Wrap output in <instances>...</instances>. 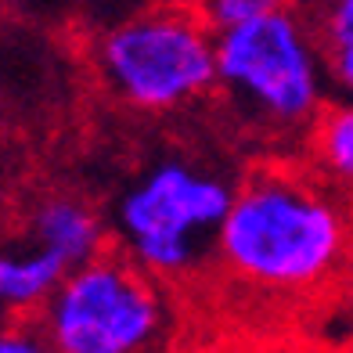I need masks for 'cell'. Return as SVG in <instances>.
Returning <instances> with one entry per match:
<instances>
[{
  "mask_svg": "<svg viewBox=\"0 0 353 353\" xmlns=\"http://www.w3.org/2000/svg\"><path fill=\"white\" fill-rule=\"evenodd\" d=\"M350 249L339 191L310 166H260L234 188L216 260L267 292H303L335 274Z\"/></svg>",
  "mask_w": 353,
  "mask_h": 353,
  "instance_id": "1",
  "label": "cell"
},
{
  "mask_svg": "<svg viewBox=\"0 0 353 353\" xmlns=\"http://www.w3.org/2000/svg\"><path fill=\"white\" fill-rule=\"evenodd\" d=\"M328 83L325 47L303 4L216 37V94L270 137H307L328 105Z\"/></svg>",
  "mask_w": 353,
  "mask_h": 353,
  "instance_id": "2",
  "label": "cell"
},
{
  "mask_svg": "<svg viewBox=\"0 0 353 353\" xmlns=\"http://www.w3.org/2000/svg\"><path fill=\"white\" fill-rule=\"evenodd\" d=\"M94 69L126 108L166 116L216 94V33L176 0L152 4L94 43Z\"/></svg>",
  "mask_w": 353,
  "mask_h": 353,
  "instance_id": "3",
  "label": "cell"
},
{
  "mask_svg": "<svg viewBox=\"0 0 353 353\" xmlns=\"http://www.w3.org/2000/svg\"><path fill=\"white\" fill-rule=\"evenodd\" d=\"M228 176L181 155L159 159L112 205V238L155 278H184L216 252V231L234 202Z\"/></svg>",
  "mask_w": 353,
  "mask_h": 353,
  "instance_id": "4",
  "label": "cell"
},
{
  "mask_svg": "<svg viewBox=\"0 0 353 353\" xmlns=\"http://www.w3.org/2000/svg\"><path fill=\"white\" fill-rule=\"evenodd\" d=\"M37 325L54 353H159L173 310L163 278L123 249H105L61 278Z\"/></svg>",
  "mask_w": 353,
  "mask_h": 353,
  "instance_id": "5",
  "label": "cell"
},
{
  "mask_svg": "<svg viewBox=\"0 0 353 353\" xmlns=\"http://www.w3.org/2000/svg\"><path fill=\"white\" fill-rule=\"evenodd\" d=\"M19 234H26L33 245L61 256L69 267H79L108 249L112 228L90 202L65 195V191H51V195H40L37 202L26 205Z\"/></svg>",
  "mask_w": 353,
  "mask_h": 353,
  "instance_id": "6",
  "label": "cell"
},
{
  "mask_svg": "<svg viewBox=\"0 0 353 353\" xmlns=\"http://www.w3.org/2000/svg\"><path fill=\"white\" fill-rule=\"evenodd\" d=\"M61 256L33 245L26 234L0 238V314L4 317H33L51 292L69 274Z\"/></svg>",
  "mask_w": 353,
  "mask_h": 353,
  "instance_id": "7",
  "label": "cell"
},
{
  "mask_svg": "<svg viewBox=\"0 0 353 353\" xmlns=\"http://www.w3.org/2000/svg\"><path fill=\"white\" fill-rule=\"evenodd\" d=\"M303 163L339 195H353V98H328L303 137Z\"/></svg>",
  "mask_w": 353,
  "mask_h": 353,
  "instance_id": "8",
  "label": "cell"
},
{
  "mask_svg": "<svg viewBox=\"0 0 353 353\" xmlns=\"http://www.w3.org/2000/svg\"><path fill=\"white\" fill-rule=\"evenodd\" d=\"M303 8L325 47L332 83L343 90L353 79V0H303Z\"/></svg>",
  "mask_w": 353,
  "mask_h": 353,
  "instance_id": "9",
  "label": "cell"
},
{
  "mask_svg": "<svg viewBox=\"0 0 353 353\" xmlns=\"http://www.w3.org/2000/svg\"><path fill=\"white\" fill-rule=\"evenodd\" d=\"M184 4L195 19L210 29V33H228L234 26H245L252 19H263L270 11H285V8H299L303 0H176Z\"/></svg>",
  "mask_w": 353,
  "mask_h": 353,
  "instance_id": "10",
  "label": "cell"
},
{
  "mask_svg": "<svg viewBox=\"0 0 353 353\" xmlns=\"http://www.w3.org/2000/svg\"><path fill=\"white\" fill-rule=\"evenodd\" d=\"M0 353H54V346L47 343L37 321L4 317L0 321Z\"/></svg>",
  "mask_w": 353,
  "mask_h": 353,
  "instance_id": "11",
  "label": "cell"
},
{
  "mask_svg": "<svg viewBox=\"0 0 353 353\" xmlns=\"http://www.w3.org/2000/svg\"><path fill=\"white\" fill-rule=\"evenodd\" d=\"M343 94H350V98H353V79H350V83L343 87Z\"/></svg>",
  "mask_w": 353,
  "mask_h": 353,
  "instance_id": "12",
  "label": "cell"
}]
</instances>
